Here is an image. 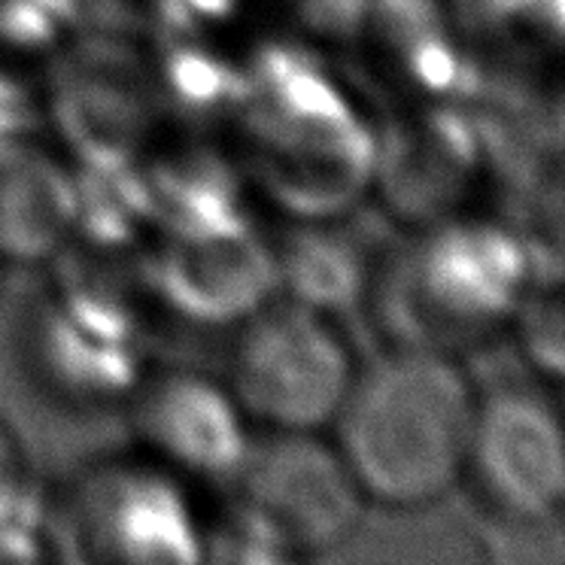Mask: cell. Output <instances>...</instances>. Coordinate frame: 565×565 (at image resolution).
Here are the masks:
<instances>
[{
  "instance_id": "cell-1",
  "label": "cell",
  "mask_w": 565,
  "mask_h": 565,
  "mask_svg": "<svg viewBox=\"0 0 565 565\" xmlns=\"http://www.w3.org/2000/svg\"><path fill=\"white\" fill-rule=\"evenodd\" d=\"M475 386L444 350L398 344L356 371L334 417V447L369 504L417 511L466 478Z\"/></svg>"
},
{
  "instance_id": "cell-2",
  "label": "cell",
  "mask_w": 565,
  "mask_h": 565,
  "mask_svg": "<svg viewBox=\"0 0 565 565\" xmlns=\"http://www.w3.org/2000/svg\"><path fill=\"white\" fill-rule=\"evenodd\" d=\"M523 282L526 256L514 234L456 222L426 234L383 270L381 301L398 344L450 353L514 317Z\"/></svg>"
},
{
  "instance_id": "cell-3",
  "label": "cell",
  "mask_w": 565,
  "mask_h": 565,
  "mask_svg": "<svg viewBox=\"0 0 565 565\" xmlns=\"http://www.w3.org/2000/svg\"><path fill=\"white\" fill-rule=\"evenodd\" d=\"M232 520L274 563L313 556L356 529L365 495L332 441L320 431L268 429L249 438L234 471Z\"/></svg>"
},
{
  "instance_id": "cell-4",
  "label": "cell",
  "mask_w": 565,
  "mask_h": 565,
  "mask_svg": "<svg viewBox=\"0 0 565 565\" xmlns=\"http://www.w3.org/2000/svg\"><path fill=\"white\" fill-rule=\"evenodd\" d=\"M353 377L350 347L329 313L286 298L241 322L225 386L246 417L268 429L322 431Z\"/></svg>"
},
{
  "instance_id": "cell-5",
  "label": "cell",
  "mask_w": 565,
  "mask_h": 565,
  "mask_svg": "<svg viewBox=\"0 0 565 565\" xmlns=\"http://www.w3.org/2000/svg\"><path fill=\"white\" fill-rule=\"evenodd\" d=\"M50 544L79 563H198L204 535L177 480L159 466L83 468L46 508Z\"/></svg>"
},
{
  "instance_id": "cell-6",
  "label": "cell",
  "mask_w": 565,
  "mask_h": 565,
  "mask_svg": "<svg viewBox=\"0 0 565 565\" xmlns=\"http://www.w3.org/2000/svg\"><path fill=\"white\" fill-rule=\"evenodd\" d=\"M262 83L256 135L265 183L298 213L329 216L371 171V140L320 76L268 71Z\"/></svg>"
},
{
  "instance_id": "cell-7",
  "label": "cell",
  "mask_w": 565,
  "mask_h": 565,
  "mask_svg": "<svg viewBox=\"0 0 565 565\" xmlns=\"http://www.w3.org/2000/svg\"><path fill=\"white\" fill-rule=\"evenodd\" d=\"M25 356L34 381L74 407L131 398L143 381L128 301L88 280L40 298L25 322Z\"/></svg>"
},
{
  "instance_id": "cell-8",
  "label": "cell",
  "mask_w": 565,
  "mask_h": 565,
  "mask_svg": "<svg viewBox=\"0 0 565 565\" xmlns=\"http://www.w3.org/2000/svg\"><path fill=\"white\" fill-rule=\"evenodd\" d=\"M466 478L511 520L541 523L559 514L565 444L551 402L516 386L478 398Z\"/></svg>"
},
{
  "instance_id": "cell-9",
  "label": "cell",
  "mask_w": 565,
  "mask_h": 565,
  "mask_svg": "<svg viewBox=\"0 0 565 565\" xmlns=\"http://www.w3.org/2000/svg\"><path fill=\"white\" fill-rule=\"evenodd\" d=\"M152 292L198 326H241L277 292L274 249L244 222L201 232H168L149 262Z\"/></svg>"
},
{
  "instance_id": "cell-10",
  "label": "cell",
  "mask_w": 565,
  "mask_h": 565,
  "mask_svg": "<svg viewBox=\"0 0 565 565\" xmlns=\"http://www.w3.org/2000/svg\"><path fill=\"white\" fill-rule=\"evenodd\" d=\"M131 426L164 466L204 480H232L249 447L246 414L232 390L192 371L137 383Z\"/></svg>"
},
{
  "instance_id": "cell-11",
  "label": "cell",
  "mask_w": 565,
  "mask_h": 565,
  "mask_svg": "<svg viewBox=\"0 0 565 565\" xmlns=\"http://www.w3.org/2000/svg\"><path fill=\"white\" fill-rule=\"evenodd\" d=\"M74 232V177L19 137L0 140V262H46Z\"/></svg>"
},
{
  "instance_id": "cell-12",
  "label": "cell",
  "mask_w": 565,
  "mask_h": 565,
  "mask_svg": "<svg viewBox=\"0 0 565 565\" xmlns=\"http://www.w3.org/2000/svg\"><path fill=\"white\" fill-rule=\"evenodd\" d=\"M58 113L88 164H125L147 125V86L125 58L100 52L67 71Z\"/></svg>"
},
{
  "instance_id": "cell-13",
  "label": "cell",
  "mask_w": 565,
  "mask_h": 565,
  "mask_svg": "<svg viewBox=\"0 0 565 565\" xmlns=\"http://www.w3.org/2000/svg\"><path fill=\"white\" fill-rule=\"evenodd\" d=\"M274 262L277 286H282L292 301L322 313L353 308L369 296L374 280L371 253L344 225H301L280 249H274Z\"/></svg>"
},
{
  "instance_id": "cell-14",
  "label": "cell",
  "mask_w": 565,
  "mask_h": 565,
  "mask_svg": "<svg viewBox=\"0 0 565 565\" xmlns=\"http://www.w3.org/2000/svg\"><path fill=\"white\" fill-rule=\"evenodd\" d=\"M43 544H50V523L31 459L0 419V559H40Z\"/></svg>"
},
{
  "instance_id": "cell-15",
  "label": "cell",
  "mask_w": 565,
  "mask_h": 565,
  "mask_svg": "<svg viewBox=\"0 0 565 565\" xmlns=\"http://www.w3.org/2000/svg\"><path fill=\"white\" fill-rule=\"evenodd\" d=\"M514 317H520L523 326V344L547 374H559L563 369V310L559 298L547 296L541 301H532L526 308L516 305Z\"/></svg>"
}]
</instances>
